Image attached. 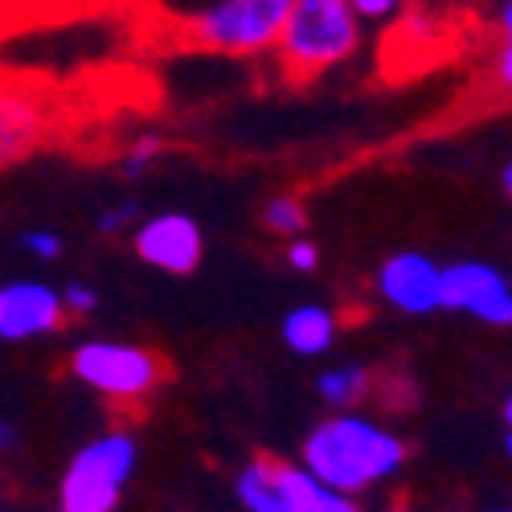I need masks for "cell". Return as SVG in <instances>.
Segmentation results:
<instances>
[{
    "label": "cell",
    "mask_w": 512,
    "mask_h": 512,
    "mask_svg": "<svg viewBox=\"0 0 512 512\" xmlns=\"http://www.w3.org/2000/svg\"><path fill=\"white\" fill-rule=\"evenodd\" d=\"M402 455L406 451L390 431H381V426L353 418V414L324 422L304 443L308 472H316L336 492H361L365 484L398 472Z\"/></svg>",
    "instance_id": "6da1fadb"
},
{
    "label": "cell",
    "mask_w": 512,
    "mask_h": 512,
    "mask_svg": "<svg viewBox=\"0 0 512 512\" xmlns=\"http://www.w3.org/2000/svg\"><path fill=\"white\" fill-rule=\"evenodd\" d=\"M357 46H361V17L349 0H295L275 54L287 78L304 82L353 58Z\"/></svg>",
    "instance_id": "7a4b0ae2"
},
{
    "label": "cell",
    "mask_w": 512,
    "mask_h": 512,
    "mask_svg": "<svg viewBox=\"0 0 512 512\" xmlns=\"http://www.w3.org/2000/svg\"><path fill=\"white\" fill-rule=\"evenodd\" d=\"M295 0H218L177 33L213 54H263L275 50Z\"/></svg>",
    "instance_id": "3957f363"
},
{
    "label": "cell",
    "mask_w": 512,
    "mask_h": 512,
    "mask_svg": "<svg viewBox=\"0 0 512 512\" xmlns=\"http://www.w3.org/2000/svg\"><path fill=\"white\" fill-rule=\"evenodd\" d=\"M136 443L127 435H103L82 447L62 480V512H111L119 504V488L132 476Z\"/></svg>",
    "instance_id": "277c9868"
},
{
    "label": "cell",
    "mask_w": 512,
    "mask_h": 512,
    "mask_svg": "<svg viewBox=\"0 0 512 512\" xmlns=\"http://www.w3.org/2000/svg\"><path fill=\"white\" fill-rule=\"evenodd\" d=\"M70 369L78 381L91 390L115 398V402H136L156 390L160 381V357H152L140 345H119V340H87L70 357Z\"/></svg>",
    "instance_id": "5b68a950"
},
{
    "label": "cell",
    "mask_w": 512,
    "mask_h": 512,
    "mask_svg": "<svg viewBox=\"0 0 512 512\" xmlns=\"http://www.w3.org/2000/svg\"><path fill=\"white\" fill-rule=\"evenodd\" d=\"M443 308L467 312L492 328L512 324V283L480 259H463L443 271Z\"/></svg>",
    "instance_id": "8992f818"
},
{
    "label": "cell",
    "mask_w": 512,
    "mask_h": 512,
    "mask_svg": "<svg viewBox=\"0 0 512 512\" xmlns=\"http://www.w3.org/2000/svg\"><path fill=\"white\" fill-rule=\"evenodd\" d=\"M443 271L431 254H418V250H402L394 259L381 263L377 271V291L381 300L394 304L406 316H426L443 308Z\"/></svg>",
    "instance_id": "52a82bcc"
},
{
    "label": "cell",
    "mask_w": 512,
    "mask_h": 512,
    "mask_svg": "<svg viewBox=\"0 0 512 512\" xmlns=\"http://www.w3.org/2000/svg\"><path fill=\"white\" fill-rule=\"evenodd\" d=\"M201 226L189 218V213H156V218L136 226V254L168 275H189L201 263Z\"/></svg>",
    "instance_id": "ba28073f"
},
{
    "label": "cell",
    "mask_w": 512,
    "mask_h": 512,
    "mask_svg": "<svg viewBox=\"0 0 512 512\" xmlns=\"http://www.w3.org/2000/svg\"><path fill=\"white\" fill-rule=\"evenodd\" d=\"M66 295L41 279H17L0 287V336L5 340H29L46 336L62 324Z\"/></svg>",
    "instance_id": "9c48e42d"
},
{
    "label": "cell",
    "mask_w": 512,
    "mask_h": 512,
    "mask_svg": "<svg viewBox=\"0 0 512 512\" xmlns=\"http://www.w3.org/2000/svg\"><path fill=\"white\" fill-rule=\"evenodd\" d=\"M283 340L295 349V353H304V357H316L324 349H332V340H336V316L320 304H304V308H295L287 312L283 320Z\"/></svg>",
    "instance_id": "30bf717a"
},
{
    "label": "cell",
    "mask_w": 512,
    "mask_h": 512,
    "mask_svg": "<svg viewBox=\"0 0 512 512\" xmlns=\"http://www.w3.org/2000/svg\"><path fill=\"white\" fill-rule=\"evenodd\" d=\"M238 496L250 512H287L283 492H279V459H271V455L254 459L238 480Z\"/></svg>",
    "instance_id": "8fae6325"
},
{
    "label": "cell",
    "mask_w": 512,
    "mask_h": 512,
    "mask_svg": "<svg viewBox=\"0 0 512 512\" xmlns=\"http://www.w3.org/2000/svg\"><path fill=\"white\" fill-rule=\"evenodd\" d=\"M37 136V111L21 95H5V111H0V156L13 160L21 148H29Z\"/></svg>",
    "instance_id": "7c38bea8"
},
{
    "label": "cell",
    "mask_w": 512,
    "mask_h": 512,
    "mask_svg": "<svg viewBox=\"0 0 512 512\" xmlns=\"http://www.w3.org/2000/svg\"><path fill=\"white\" fill-rule=\"evenodd\" d=\"M263 226L271 234H300L308 226V209H304L300 197H287V193L283 197H271L263 205Z\"/></svg>",
    "instance_id": "4fadbf2b"
},
{
    "label": "cell",
    "mask_w": 512,
    "mask_h": 512,
    "mask_svg": "<svg viewBox=\"0 0 512 512\" xmlns=\"http://www.w3.org/2000/svg\"><path fill=\"white\" fill-rule=\"evenodd\" d=\"M316 386L328 402H357L369 386V373L365 369H328V373H320Z\"/></svg>",
    "instance_id": "5bb4252c"
},
{
    "label": "cell",
    "mask_w": 512,
    "mask_h": 512,
    "mask_svg": "<svg viewBox=\"0 0 512 512\" xmlns=\"http://www.w3.org/2000/svg\"><path fill=\"white\" fill-rule=\"evenodd\" d=\"M160 148H164V144H160L156 136H140V140L132 144V152L123 156V177H132V181H136V177H144V168L160 156Z\"/></svg>",
    "instance_id": "9a60e30c"
},
{
    "label": "cell",
    "mask_w": 512,
    "mask_h": 512,
    "mask_svg": "<svg viewBox=\"0 0 512 512\" xmlns=\"http://www.w3.org/2000/svg\"><path fill=\"white\" fill-rule=\"evenodd\" d=\"M21 250H29L33 259H41V263H50V259H58V254H62V238L54 230H29L21 238Z\"/></svg>",
    "instance_id": "2e32d148"
},
{
    "label": "cell",
    "mask_w": 512,
    "mask_h": 512,
    "mask_svg": "<svg viewBox=\"0 0 512 512\" xmlns=\"http://www.w3.org/2000/svg\"><path fill=\"white\" fill-rule=\"evenodd\" d=\"M136 205L132 201H115V205H107L103 213H99V230L103 234H119V230H127V226H132L136 222Z\"/></svg>",
    "instance_id": "e0dca14e"
},
{
    "label": "cell",
    "mask_w": 512,
    "mask_h": 512,
    "mask_svg": "<svg viewBox=\"0 0 512 512\" xmlns=\"http://www.w3.org/2000/svg\"><path fill=\"white\" fill-rule=\"evenodd\" d=\"M62 295H66V312H70V316H91L95 304H99L95 287H87V283H66Z\"/></svg>",
    "instance_id": "ac0fdd59"
},
{
    "label": "cell",
    "mask_w": 512,
    "mask_h": 512,
    "mask_svg": "<svg viewBox=\"0 0 512 512\" xmlns=\"http://www.w3.org/2000/svg\"><path fill=\"white\" fill-rule=\"evenodd\" d=\"M361 21H390L406 9V0H349Z\"/></svg>",
    "instance_id": "d6986e66"
},
{
    "label": "cell",
    "mask_w": 512,
    "mask_h": 512,
    "mask_svg": "<svg viewBox=\"0 0 512 512\" xmlns=\"http://www.w3.org/2000/svg\"><path fill=\"white\" fill-rule=\"evenodd\" d=\"M287 263H291L295 271H316L320 250H316L308 238H291V242H287Z\"/></svg>",
    "instance_id": "ffe728a7"
},
{
    "label": "cell",
    "mask_w": 512,
    "mask_h": 512,
    "mask_svg": "<svg viewBox=\"0 0 512 512\" xmlns=\"http://www.w3.org/2000/svg\"><path fill=\"white\" fill-rule=\"evenodd\" d=\"M496 82L504 91H512V33H504V46H500V58H496Z\"/></svg>",
    "instance_id": "44dd1931"
},
{
    "label": "cell",
    "mask_w": 512,
    "mask_h": 512,
    "mask_svg": "<svg viewBox=\"0 0 512 512\" xmlns=\"http://www.w3.org/2000/svg\"><path fill=\"white\" fill-rule=\"evenodd\" d=\"M500 29L512 33V0H504V9H500Z\"/></svg>",
    "instance_id": "7402d4cb"
},
{
    "label": "cell",
    "mask_w": 512,
    "mask_h": 512,
    "mask_svg": "<svg viewBox=\"0 0 512 512\" xmlns=\"http://www.w3.org/2000/svg\"><path fill=\"white\" fill-rule=\"evenodd\" d=\"M504 193H508V197H512V160H508V164H504Z\"/></svg>",
    "instance_id": "603a6c76"
},
{
    "label": "cell",
    "mask_w": 512,
    "mask_h": 512,
    "mask_svg": "<svg viewBox=\"0 0 512 512\" xmlns=\"http://www.w3.org/2000/svg\"><path fill=\"white\" fill-rule=\"evenodd\" d=\"M332 512H357V508H353V504H345V500H340V504H336Z\"/></svg>",
    "instance_id": "cb8c5ba5"
},
{
    "label": "cell",
    "mask_w": 512,
    "mask_h": 512,
    "mask_svg": "<svg viewBox=\"0 0 512 512\" xmlns=\"http://www.w3.org/2000/svg\"><path fill=\"white\" fill-rule=\"evenodd\" d=\"M504 418H508V426H512V398L504 402Z\"/></svg>",
    "instance_id": "d4e9b609"
},
{
    "label": "cell",
    "mask_w": 512,
    "mask_h": 512,
    "mask_svg": "<svg viewBox=\"0 0 512 512\" xmlns=\"http://www.w3.org/2000/svg\"><path fill=\"white\" fill-rule=\"evenodd\" d=\"M508 455H512V431H508Z\"/></svg>",
    "instance_id": "484cf974"
},
{
    "label": "cell",
    "mask_w": 512,
    "mask_h": 512,
    "mask_svg": "<svg viewBox=\"0 0 512 512\" xmlns=\"http://www.w3.org/2000/svg\"><path fill=\"white\" fill-rule=\"evenodd\" d=\"M398 512H406V508H398Z\"/></svg>",
    "instance_id": "4316f807"
}]
</instances>
